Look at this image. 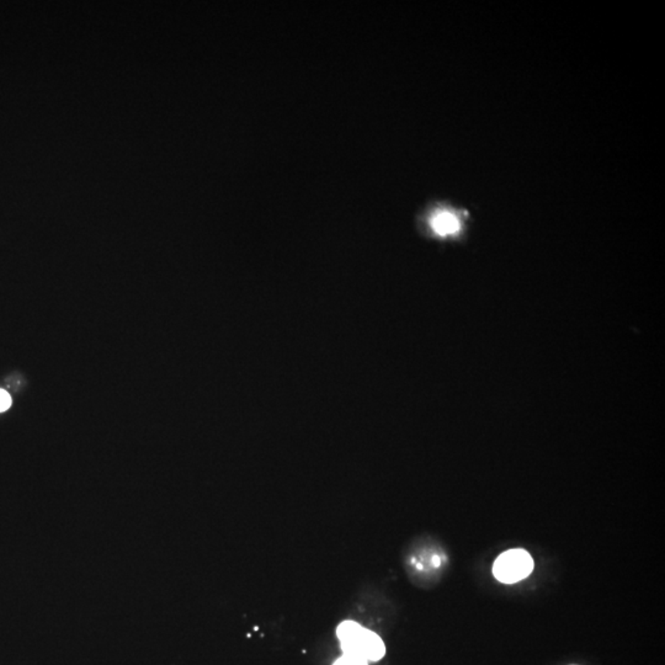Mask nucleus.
I'll list each match as a JSON object with an SVG mask.
<instances>
[{
	"label": "nucleus",
	"mask_w": 665,
	"mask_h": 665,
	"mask_svg": "<svg viewBox=\"0 0 665 665\" xmlns=\"http://www.w3.org/2000/svg\"><path fill=\"white\" fill-rule=\"evenodd\" d=\"M535 563L525 550H509L500 554L493 564V574L499 582L514 584L529 577Z\"/></svg>",
	"instance_id": "f257e3e1"
},
{
	"label": "nucleus",
	"mask_w": 665,
	"mask_h": 665,
	"mask_svg": "<svg viewBox=\"0 0 665 665\" xmlns=\"http://www.w3.org/2000/svg\"><path fill=\"white\" fill-rule=\"evenodd\" d=\"M366 628L355 621H344L339 625L337 629V636L342 644L344 654L350 656H361L362 644L365 639Z\"/></svg>",
	"instance_id": "f03ea898"
},
{
	"label": "nucleus",
	"mask_w": 665,
	"mask_h": 665,
	"mask_svg": "<svg viewBox=\"0 0 665 665\" xmlns=\"http://www.w3.org/2000/svg\"><path fill=\"white\" fill-rule=\"evenodd\" d=\"M431 227L436 234L440 236H451L456 234L461 229V223L460 220L456 217V215L448 211L438 212L431 218Z\"/></svg>",
	"instance_id": "7ed1b4c3"
},
{
	"label": "nucleus",
	"mask_w": 665,
	"mask_h": 665,
	"mask_svg": "<svg viewBox=\"0 0 665 665\" xmlns=\"http://www.w3.org/2000/svg\"><path fill=\"white\" fill-rule=\"evenodd\" d=\"M361 654L367 661H379L386 654V647L379 634L367 629Z\"/></svg>",
	"instance_id": "20e7f679"
},
{
	"label": "nucleus",
	"mask_w": 665,
	"mask_h": 665,
	"mask_svg": "<svg viewBox=\"0 0 665 665\" xmlns=\"http://www.w3.org/2000/svg\"><path fill=\"white\" fill-rule=\"evenodd\" d=\"M332 665H369V661L364 656L344 654Z\"/></svg>",
	"instance_id": "39448f33"
},
{
	"label": "nucleus",
	"mask_w": 665,
	"mask_h": 665,
	"mask_svg": "<svg viewBox=\"0 0 665 665\" xmlns=\"http://www.w3.org/2000/svg\"><path fill=\"white\" fill-rule=\"evenodd\" d=\"M10 406H11V398L9 394L3 389H0V411H8Z\"/></svg>",
	"instance_id": "423d86ee"
}]
</instances>
